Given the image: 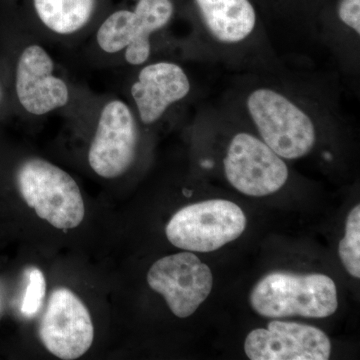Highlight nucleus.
Masks as SVG:
<instances>
[{
	"mask_svg": "<svg viewBox=\"0 0 360 360\" xmlns=\"http://www.w3.org/2000/svg\"><path fill=\"white\" fill-rule=\"evenodd\" d=\"M253 310L264 317L326 319L338 307L335 281L319 274L274 271L258 281L250 295Z\"/></svg>",
	"mask_w": 360,
	"mask_h": 360,
	"instance_id": "f257e3e1",
	"label": "nucleus"
},
{
	"mask_svg": "<svg viewBox=\"0 0 360 360\" xmlns=\"http://www.w3.org/2000/svg\"><path fill=\"white\" fill-rule=\"evenodd\" d=\"M248 115L262 141L284 160L309 155L316 141L310 116L288 97L271 89H258L246 101Z\"/></svg>",
	"mask_w": 360,
	"mask_h": 360,
	"instance_id": "f03ea898",
	"label": "nucleus"
},
{
	"mask_svg": "<svg viewBox=\"0 0 360 360\" xmlns=\"http://www.w3.org/2000/svg\"><path fill=\"white\" fill-rule=\"evenodd\" d=\"M18 186L27 205L56 229H75L84 220V201L77 181L49 161H25L18 172Z\"/></svg>",
	"mask_w": 360,
	"mask_h": 360,
	"instance_id": "7ed1b4c3",
	"label": "nucleus"
},
{
	"mask_svg": "<svg viewBox=\"0 0 360 360\" xmlns=\"http://www.w3.org/2000/svg\"><path fill=\"white\" fill-rule=\"evenodd\" d=\"M245 212L224 200L187 205L169 220L165 233L175 248L194 252H210L236 240L245 231Z\"/></svg>",
	"mask_w": 360,
	"mask_h": 360,
	"instance_id": "20e7f679",
	"label": "nucleus"
},
{
	"mask_svg": "<svg viewBox=\"0 0 360 360\" xmlns=\"http://www.w3.org/2000/svg\"><path fill=\"white\" fill-rule=\"evenodd\" d=\"M174 13L172 0H139L134 11L110 14L99 27L97 44L106 53L125 51L130 65H144L150 56V37L167 25Z\"/></svg>",
	"mask_w": 360,
	"mask_h": 360,
	"instance_id": "39448f33",
	"label": "nucleus"
},
{
	"mask_svg": "<svg viewBox=\"0 0 360 360\" xmlns=\"http://www.w3.org/2000/svg\"><path fill=\"white\" fill-rule=\"evenodd\" d=\"M224 165L229 184L248 196L276 193L288 179V168L283 158L264 141L248 132L234 135Z\"/></svg>",
	"mask_w": 360,
	"mask_h": 360,
	"instance_id": "423d86ee",
	"label": "nucleus"
},
{
	"mask_svg": "<svg viewBox=\"0 0 360 360\" xmlns=\"http://www.w3.org/2000/svg\"><path fill=\"white\" fill-rule=\"evenodd\" d=\"M151 290L165 297L172 314L191 316L212 290V270L193 252H180L160 258L148 274Z\"/></svg>",
	"mask_w": 360,
	"mask_h": 360,
	"instance_id": "0eeeda50",
	"label": "nucleus"
},
{
	"mask_svg": "<svg viewBox=\"0 0 360 360\" xmlns=\"http://www.w3.org/2000/svg\"><path fill=\"white\" fill-rule=\"evenodd\" d=\"M39 333L42 345L54 356L75 360L91 347L94 326L82 300L73 291L60 288L49 297Z\"/></svg>",
	"mask_w": 360,
	"mask_h": 360,
	"instance_id": "6e6552de",
	"label": "nucleus"
},
{
	"mask_svg": "<svg viewBox=\"0 0 360 360\" xmlns=\"http://www.w3.org/2000/svg\"><path fill=\"white\" fill-rule=\"evenodd\" d=\"M139 132L131 110L122 101L104 105L89 150L90 167L103 179H116L131 167Z\"/></svg>",
	"mask_w": 360,
	"mask_h": 360,
	"instance_id": "1a4fd4ad",
	"label": "nucleus"
},
{
	"mask_svg": "<svg viewBox=\"0 0 360 360\" xmlns=\"http://www.w3.org/2000/svg\"><path fill=\"white\" fill-rule=\"evenodd\" d=\"M245 350L251 360H328L331 342L314 326L274 321L266 329L251 331Z\"/></svg>",
	"mask_w": 360,
	"mask_h": 360,
	"instance_id": "9d476101",
	"label": "nucleus"
},
{
	"mask_svg": "<svg viewBox=\"0 0 360 360\" xmlns=\"http://www.w3.org/2000/svg\"><path fill=\"white\" fill-rule=\"evenodd\" d=\"M53 71V60L44 47L30 45L20 54L16 66V96L30 115H46L70 101L68 84Z\"/></svg>",
	"mask_w": 360,
	"mask_h": 360,
	"instance_id": "9b49d317",
	"label": "nucleus"
},
{
	"mask_svg": "<svg viewBox=\"0 0 360 360\" xmlns=\"http://www.w3.org/2000/svg\"><path fill=\"white\" fill-rule=\"evenodd\" d=\"M189 91L191 82L186 71L167 61L144 66L130 89L144 124L160 120L172 104L182 101Z\"/></svg>",
	"mask_w": 360,
	"mask_h": 360,
	"instance_id": "f8f14e48",
	"label": "nucleus"
},
{
	"mask_svg": "<svg viewBox=\"0 0 360 360\" xmlns=\"http://www.w3.org/2000/svg\"><path fill=\"white\" fill-rule=\"evenodd\" d=\"M195 1L206 27L222 44H238L255 30L257 13L250 0Z\"/></svg>",
	"mask_w": 360,
	"mask_h": 360,
	"instance_id": "ddd939ff",
	"label": "nucleus"
},
{
	"mask_svg": "<svg viewBox=\"0 0 360 360\" xmlns=\"http://www.w3.org/2000/svg\"><path fill=\"white\" fill-rule=\"evenodd\" d=\"M45 27L61 35L79 32L91 20L96 0H32Z\"/></svg>",
	"mask_w": 360,
	"mask_h": 360,
	"instance_id": "4468645a",
	"label": "nucleus"
},
{
	"mask_svg": "<svg viewBox=\"0 0 360 360\" xmlns=\"http://www.w3.org/2000/svg\"><path fill=\"white\" fill-rule=\"evenodd\" d=\"M338 253L343 266L350 276L360 277V206L349 212L345 224V236L341 239Z\"/></svg>",
	"mask_w": 360,
	"mask_h": 360,
	"instance_id": "2eb2a0df",
	"label": "nucleus"
},
{
	"mask_svg": "<svg viewBox=\"0 0 360 360\" xmlns=\"http://www.w3.org/2000/svg\"><path fill=\"white\" fill-rule=\"evenodd\" d=\"M45 292H46V281L44 274L39 269H32L30 274V281L26 288L25 298H23V314L27 316L37 314L44 302Z\"/></svg>",
	"mask_w": 360,
	"mask_h": 360,
	"instance_id": "dca6fc26",
	"label": "nucleus"
},
{
	"mask_svg": "<svg viewBox=\"0 0 360 360\" xmlns=\"http://www.w3.org/2000/svg\"><path fill=\"white\" fill-rule=\"evenodd\" d=\"M340 20L356 34H360V0H340Z\"/></svg>",
	"mask_w": 360,
	"mask_h": 360,
	"instance_id": "f3484780",
	"label": "nucleus"
}]
</instances>
